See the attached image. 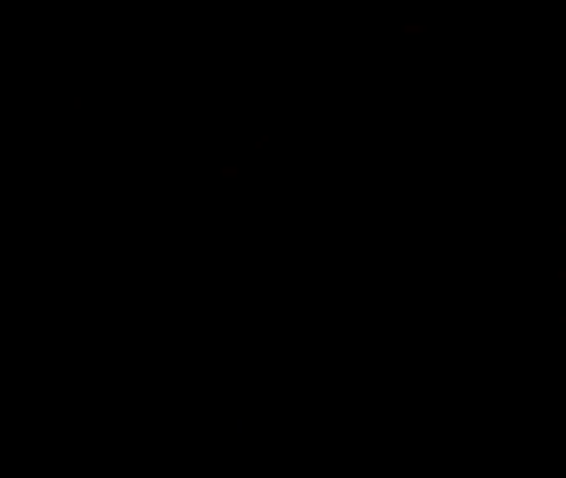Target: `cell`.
Here are the masks:
<instances>
[]
</instances>
